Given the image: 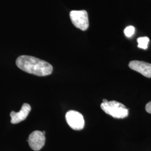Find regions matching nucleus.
<instances>
[{"label": "nucleus", "mask_w": 151, "mask_h": 151, "mask_svg": "<svg viewBox=\"0 0 151 151\" xmlns=\"http://www.w3.org/2000/svg\"><path fill=\"white\" fill-rule=\"evenodd\" d=\"M70 20L76 27L85 31L89 26L88 14L86 10H73L70 14Z\"/></svg>", "instance_id": "obj_3"}, {"label": "nucleus", "mask_w": 151, "mask_h": 151, "mask_svg": "<svg viewBox=\"0 0 151 151\" xmlns=\"http://www.w3.org/2000/svg\"><path fill=\"white\" fill-rule=\"evenodd\" d=\"M101 108L106 114L114 118L123 119L128 116L129 110L122 103L116 101H109L104 99L101 104Z\"/></svg>", "instance_id": "obj_2"}, {"label": "nucleus", "mask_w": 151, "mask_h": 151, "mask_svg": "<svg viewBox=\"0 0 151 151\" xmlns=\"http://www.w3.org/2000/svg\"><path fill=\"white\" fill-rule=\"evenodd\" d=\"M29 145L32 150L39 151L43 147L45 142V134L42 132L35 130L32 132L28 138Z\"/></svg>", "instance_id": "obj_5"}, {"label": "nucleus", "mask_w": 151, "mask_h": 151, "mask_svg": "<svg viewBox=\"0 0 151 151\" xmlns=\"http://www.w3.org/2000/svg\"><path fill=\"white\" fill-rule=\"evenodd\" d=\"M135 32V28L133 26H128L124 29V32L125 36L128 38H130Z\"/></svg>", "instance_id": "obj_9"}, {"label": "nucleus", "mask_w": 151, "mask_h": 151, "mask_svg": "<svg viewBox=\"0 0 151 151\" xmlns=\"http://www.w3.org/2000/svg\"><path fill=\"white\" fill-rule=\"evenodd\" d=\"M149 42H150V39L147 37L138 38L137 39V42L138 43V47L143 49H147L148 48V44Z\"/></svg>", "instance_id": "obj_8"}, {"label": "nucleus", "mask_w": 151, "mask_h": 151, "mask_svg": "<svg viewBox=\"0 0 151 151\" xmlns=\"http://www.w3.org/2000/svg\"><path fill=\"white\" fill-rule=\"evenodd\" d=\"M16 64L23 71L38 76L49 75L53 70L52 65L48 62L29 55L19 57Z\"/></svg>", "instance_id": "obj_1"}, {"label": "nucleus", "mask_w": 151, "mask_h": 151, "mask_svg": "<svg viewBox=\"0 0 151 151\" xmlns=\"http://www.w3.org/2000/svg\"><path fill=\"white\" fill-rule=\"evenodd\" d=\"M146 110L147 113L151 114V101L146 104Z\"/></svg>", "instance_id": "obj_10"}, {"label": "nucleus", "mask_w": 151, "mask_h": 151, "mask_svg": "<svg viewBox=\"0 0 151 151\" xmlns=\"http://www.w3.org/2000/svg\"><path fill=\"white\" fill-rule=\"evenodd\" d=\"M129 67L148 78H151V64L143 61L133 60L130 62Z\"/></svg>", "instance_id": "obj_6"}, {"label": "nucleus", "mask_w": 151, "mask_h": 151, "mask_svg": "<svg viewBox=\"0 0 151 151\" xmlns=\"http://www.w3.org/2000/svg\"><path fill=\"white\" fill-rule=\"evenodd\" d=\"M31 111V106L27 103H24L22 106L21 110L19 112L11 111L10 113L11 123L12 124H17L24 120L27 118Z\"/></svg>", "instance_id": "obj_7"}, {"label": "nucleus", "mask_w": 151, "mask_h": 151, "mask_svg": "<svg viewBox=\"0 0 151 151\" xmlns=\"http://www.w3.org/2000/svg\"><path fill=\"white\" fill-rule=\"evenodd\" d=\"M65 119L72 129L80 130L83 129L85 120L80 113L75 110H70L65 114Z\"/></svg>", "instance_id": "obj_4"}]
</instances>
